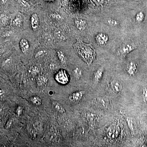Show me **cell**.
<instances>
[{
    "mask_svg": "<svg viewBox=\"0 0 147 147\" xmlns=\"http://www.w3.org/2000/svg\"><path fill=\"white\" fill-rule=\"evenodd\" d=\"M111 86L113 90L116 93L120 92L122 89V84L119 81H113L111 82Z\"/></svg>",
    "mask_w": 147,
    "mask_h": 147,
    "instance_id": "cell-9",
    "label": "cell"
},
{
    "mask_svg": "<svg viewBox=\"0 0 147 147\" xmlns=\"http://www.w3.org/2000/svg\"><path fill=\"white\" fill-rule=\"evenodd\" d=\"M84 94L85 92L83 91L74 92L69 96V99L71 102H78L82 99Z\"/></svg>",
    "mask_w": 147,
    "mask_h": 147,
    "instance_id": "cell-5",
    "label": "cell"
},
{
    "mask_svg": "<svg viewBox=\"0 0 147 147\" xmlns=\"http://www.w3.org/2000/svg\"><path fill=\"white\" fill-rule=\"evenodd\" d=\"M30 70L31 71L32 73L33 74H34L38 73L39 71L38 67H37L36 66L32 67L31 68Z\"/></svg>",
    "mask_w": 147,
    "mask_h": 147,
    "instance_id": "cell-25",
    "label": "cell"
},
{
    "mask_svg": "<svg viewBox=\"0 0 147 147\" xmlns=\"http://www.w3.org/2000/svg\"><path fill=\"white\" fill-rule=\"evenodd\" d=\"M36 83L39 86H45L48 82V79L44 76H40L36 79Z\"/></svg>",
    "mask_w": 147,
    "mask_h": 147,
    "instance_id": "cell-13",
    "label": "cell"
},
{
    "mask_svg": "<svg viewBox=\"0 0 147 147\" xmlns=\"http://www.w3.org/2000/svg\"><path fill=\"white\" fill-rule=\"evenodd\" d=\"M51 16L52 18L56 19H60L61 18V15L58 13H54L51 14Z\"/></svg>",
    "mask_w": 147,
    "mask_h": 147,
    "instance_id": "cell-26",
    "label": "cell"
},
{
    "mask_svg": "<svg viewBox=\"0 0 147 147\" xmlns=\"http://www.w3.org/2000/svg\"><path fill=\"white\" fill-rule=\"evenodd\" d=\"M23 112V107L20 105H19L16 108V113L17 116H20L22 115Z\"/></svg>",
    "mask_w": 147,
    "mask_h": 147,
    "instance_id": "cell-21",
    "label": "cell"
},
{
    "mask_svg": "<svg viewBox=\"0 0 147 147\" xmlns=\"http://www.w3.org/2000/svg\"><path fill=\"white\" fill-rule=\"evenodd\" d=\"M44 38L45 40V41L48 43H50L53 41V38L51 35L50 34H47L44 37Z\"/></svg>",
    "mask_w": 147,
    "mask_h": 147,
    "instance_id": "cell-23",
    "label": "cell"
},
{
    "mask_svg": "<svg viewBox=\"0 0 147 147\" xmlns=\"http://www.w3.org/2000/svg\"><path fill=\"white\" fill-rule=\"evenodd\" d=\"M94 2L98 5H101L103 4L104 0H93Z\"/></svg>",
    "mask_w": 147,
    "mask_h": 147,
    "instance_id": "cell-28",
    "label": "cell"
},
{
    "mask_svg": "<svg viewBox=\"0 0 147 147\" xmlns=\"http://www.w3.org/2000/svg\"><path fill=\"white\" fill-rule=\"evenodd\" d=\"M108 36L105 33L98 34L95 37L96 41L100 46H104L107 44L108 41Z\"/></svg>",
    "mask_w": 147,
    "mask_h": 147,
    "instance_id": "cell-4",
    "label": "cell"
},
{
    "mask_svg": "<svg viewBox=\"0 0 147 147\" xmlns=\"http://www.w3.org/2000/svg\"><path fill=\"white\" fill-rule=\"evenodd\" d=\"M31 101L34 105L36 106H40L42 104V100L41 98L39 96H37L32 97L31 98Z\"/></svg>",
    "mask_w": 147,
    "mask_h": 147,
    "instance_id": "cell-15",
    "label": "cell"
},
{
    "mask_svg": "<svg viewBox=\"0 0 147 147\" xmlns=\"http://www.w3.org/2000/svg\"><path fill=\"white\" fill-rule=\"evenodd\" d=\"M39 25V18L36 13L32 14L31 17V25L33 30H36Z\"/></svg>",
    "mask_w": 147,
    "mask_h": 147,
    "instance_id": "cell-6",
    "label": "cell"
},
{
    "mask_svg": "<svg viewBox=\"0 0 147 147\" xmlns=\"http://www.w3.org/2000/svg\"><path fill=\"white\" fill-rule=\"evenodd\" d=\"M126 71L130 76L134 75L137 71V65L134 63L131 62L127 64L126 67Z\"/></svg>",
    "mask_w": 147,
    "mask_h": 147,
    "instance_id": "cell-7",
    "label": "cell"
},
{
    "mask_svg": "<svg viewBox=\"0 0 147 147\" xmlns=\"http://www.w3.org/2000/svg\"><path fill=\"white\" fill-rule=\"evenodd\" d=\"M13 26L17 28H19L22 25V19L21 16L17 15L15 16L12 21Z\"/></svg>",
    "mask_w": 147,
    "mask_h": 147,
    "instance_id": "cell-14",
    "label": "cell"
},
{
    "mask_svg": "<svg viewBox=\"0 0 147 147\" xmlns=\"http://www.w3.org/2000/svg\"><path fill=\"white\" fill-rule=\"evenodd\" d=\"M54 36L55 38L59 41H63L66 39L65 36L60 30H56L54 33Z\"/></svg>",
    "mask_w": 147,
    "mask_h": 147,
    "instance_id": "cell-12",
    "label": "cell"
},
{
    "mask_svg": "<svg viewBox=\"0 0 147 147\" xmlns=\"http://www.w3.org/2000/svg\"><path fill=\"white\" fill-rule=\"evenodd\" d=\"M44 1H45L47 2H53L55 0H44Z\"/></svg>",
    "mask_w": 147,
    "mask_h": 147,
    "instance_id": "cell-31",
    "label": "cell"
},
{
    "mask_svg": "<svg viewBox=\"0 0 147 147\" xmlns=\"http://www.w3.org/2000/svg\"><path fill=\"white\" fill-rule=\"evenodd\" d=\"M55 79L58 83L62 84H66L69 82V76L66 71L61 69L58 71L55 76Z\"/></svg>",
    "mask_w": 147,
    "mask_h": 147,
    "instance_id": "cell-3",
    "label": "cell"
},
{
    "mask_svg": "<svg viewBox=\"0 0 147 147\" xmlns=\"http://www.w3.org/2000/svg\"><path fill=\"white\" fill-rule=\"evenodd\" d=\"M12 121L11 120H9L7 121V123L5 125V128L6 129H9L11 126V125H12Z\"/></svg>",
    "mask_w": 147,
    "mask_h": 147,
    "instance_id": "cell-27",
    "label": "cell"
},
{
    "mask_svg": "<svg viewBox=\"0 0 147 147\" xmlns=\"http://www.w3.org/2000/svg\"><path fill=\"white\" fill-rule=\"evenodd\" d=\"M144 14L142 12L140 11L136 14V20L138 22H142L144 19Z\"/></svg>",
    "mask_w": 147,
    "mask_h": 147,
    "instance_id": "cell-18",
    "label": "cell"
},
{
    "mask_svg": "<svg viewBox=\"0 0 147 147\" xmlns=\"http://www.w3.org/2000/svg\"><path fill=\"white\" fill-rule=\"evenodd\" d=\"M103 69L102 68H100L96 71L94 75V79L96 83L100 82L103 75Z\"/></svg>",
    "mask_w": 147,
    "mask_h": 147,
    "instance_id": "cell-11",
    "label": "cell"
},
{
    "mask_svg": "<svg viewBox=\"0 0 147 147\" xmlns=\"http://www.w3.org/2000/svg\"><path fill=\"white\" fill-rule=\"evenodd\" d=\"M106 22L110 26H117L119 25L118 22L117 20L112 19V18H108V19H106Z\"/></svg>",
    "mask_w": 147,
    "mask_h": 147,
    "instance_id": "cell-19",
    "label": "cell"
},
{
    "mask_svg": "<svg viewBox=\"0 0 147 147\" xmlns=\"http://www.w3.org/2000/svg\"><path fill=\"white\" fill-rule=\"evenodd\" d=\"M74 74L76 77V79H79L82 76L83 71L79 67H76L73 70Z\"/></svg>",
    "mask_w": 147,
    "mask_h": 147,
    "instance_id": "cell-17",
    "label": "cell"
},
{
    "mask_svg": "<svg viewBox=\"0 0 147 147\" xmlns=\"http://www.w3.org/2000/svg\"><path fill=\"white\" fill-rule=\"evenodd\" d=\"M21 4L25 7H28L29 6L28 3L25 0H22L21 1Z\"/></svg>",
    "mask_w": 147,
    "mask_h": 147,
    "instance_id": "cell-29",
    "label": "cell"
},
{
    "mask_svg": "<svg viewBox=\"0 0 147 147\" xmlns=\"http://www.w3.org/2000/svg\"><path fill=\"white\" fill-rule=\"evenodd\" d=\"M74 24L77 29L80 31H84L87 26L86 22L82 19H76L74 20Z\"/></svg>",
    "mask_w": 147,
    "mask_h": 147,
    "instance_id": "cell-8",
    "label": "cell"
},
{
    "mask_svg": "<svg viewBox=\"0 0 147 147\" xmlns=\"http://www.w3.org/2000/svg\"><path fill=\"white\" fill-rule=\"evenodd\" d=\"M7 0H1L2 2L3 3H5L6 1Z\"/></svg>",
    "mask_w": 147,
    "mask_h": 147,
    "instance_id": "cell-32",
    "label": "cell"
},
{
    "mask_svg": "<svg viewBox=\"0 0 147 147\" xmlns=\"http://www.w3.org/2000/svg\"><path fill=\"white\" fill-rule=\"evenodd\" d=\"M136 48H137L136 46L134 44L126 43L121 45L118 49L117 54L119 56L125 57L128 55L129 53L135 50Z\"/></svg>",
    "mask_w": 147,
    "mask_h": 147,
    "instance_id": "cell-2",
    "label": "cell"
},
{
    "mask_svg": "<svg viewBox=\"0 0 147 147\" xmlns=\"http://www.w3.org/2000/svg\"><path fill=\"white\" fill-rule=\"evenodd\" d=\"M78 54L88 64H91L95 58L96 54L94 48L92 44H86L79 41L75 45Z\"/></svg>",
    "mask_w": 147,
    "mask_h": 147,
    "instance_id": "cell-1",
    "label": "cell"
},
{
    "mask_svg": "<svg viewBox=\"0 0 147 147\" xmlns=\"http://www.w3.org/2000/svg\"><path fill=\"white\" fill-rule=\"evenodd\" d=\"M55 109L59 113L61 114H64L65 113V110L64 108L59 104H57L55 105Z\"/></svg>",
    "mask_w": 147,
    "mask_h": 147,
    "instance_id": "cell-20",
    "label": "cell"
},
{
    "mask_svg": "<svg viewBox=\"0 0 147 147\" xmlns=\"http://www.w3.org/2000/svg\"><path fill=\"white\" fill-rule=\"evenodd\" d=\"M142 96H143L144 101L146 103L147 102V89L146 88H145L144 90H143Z\"/></svg>",
    "mask_w": 147,
    "mask_h": 147,
    "instance_id": "cell-24",
    "label": "cell"
},
{
    "mask_svg": "<svg viewBox=\"0 0 147 147\" xmlns=\"http://www.w3.org/2000/svg\"><path fill=\"white\" fill-rule=\"evenodd\" d=\"M0 95H1V98H3L5 97V93L2 90H0Z\"/></svg>",
    "mask_w": 147,
    "mask_h": 147,
    "instance_id": "cell-30",
    "label": "cell"
},
{
    "mask_svg": "<svg viewBox=\"0 0 147 147\" xmlns=\"http://www.w3.org/2000/svg\"><path fill=\"white\" fill-rule=\"evenodd\" d=\"M57 55L58 58L62 64H64L66 61V59L65 55H64L63 53L60 50H58L57 52Z\"/></svg>",
    "mask_w": 147,
    "mask_h": 147,
    "instance_id": "cell-16",
    "label": "cell"
},
{
    "mask_svg": "<svg viewBox=\"0 0 147 147\" xmlns=\"http://www.w3.org/2000/svg\"><path fill=\"white\" fill-rule=\"evenodd\" d=\"M45 53H46V52H45V50H40V51L36 53V55H35V57L37 58L42 57L45 55Z\"/></svg>",
    "mask_w": 147,
    "mask_h": 147,
    "instance_id": "cell-22",
    "label": "cell"
},
{
    "mask_svg": "<svg viewBox=\"0 0 147 147\" xmlns=\"http://www.w3.org/2000/svg\"><path fill=\"white\" fill-rule=\"evenodd\" d=\"M20 48L23 53H26L28 52L30 47V45L28 41L25 38L21 39L19 43Z\"/></svg>",
    "mask_w": 147,
    "mask_h": 147,
    "instance_id": "cell-10",
    "label": "cell"
}]
</instances>
